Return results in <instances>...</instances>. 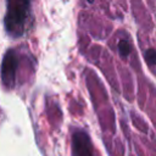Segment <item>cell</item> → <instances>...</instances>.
<instances>
[{
    "label": "cell",
    "mask_w": 156,
    "mask_h": 156,
    "mask_svg": "<svg viewBox=\"0 0 156 156\" xmlns=\"http://www.w3.org/2000/svg\"><path fill=\"white\" fill-rule=\"evenodd\" d=\"M145 60L150 65H156V50L155 49H147L145 51Z\"/></svg>",
    "instance_id": "5b68a950"
},
{
    "label": "cell",
    "mask_w": 156,
    "mask_h": 156,
    "mask_svg": "<svg viewBox=\"0 0 156 156\" xmlns=\"http://www.w3.org/2000/svg\"><path fill=\"white\" fill-rule=\"evenodd\" d=\"M118 51H119L121 56L127 57L129 55V52H130V45H129V43L127 40H124V39L119 40V43H118Z\"/></svg>",
    "instance_id": "277c9868"
},
{
    "label": "cell",
    "mask_w": 156,
    "mask_h": 156,
    "mask_svg": "<svg viewBox=\"0 0 156 156\" xmlns=\"http://www.w3.org/2000/svg\"><path fill=\"white\" fill-rule=\"evenodd\" d=\"M74 156H93L89 136L84 132H76L73 135Z\"/></svg>",
    "instance_id": "3957f363"
},
{
    "label": "cell",
    "mask_w": 156,
    "mask_h": 156,
    "mask_svg": "<svg viewBox=\"0 0 156 156\" xmlns=\"http://www.w3.org/2000/svg\"><path fill=\"white\" fill-rule=\"evenodd\" d=\"M30 15V0H7L5 28L7 33L18 38L23 35Z\"/></svg>",
    "instance_id": "6da1fadb"
},
{
    "label": "cell",
    "mask_w": 156,
    "mask_h": 156,
    "mask_svg": "<svg viewBox=\"0 0 156 156\" xmlns=\"http://www.w3.org/2000/svg\"><path fill=\"white\" fill-rule=\"evenodd\" d=\"M18 67V57L16 55L15 50H9L1 63V79L4 85L7 88H12L15 85V79H16V71Z\"/></svg>",
    "instance_id": "7a4b0ae2"
}]
</instances>
